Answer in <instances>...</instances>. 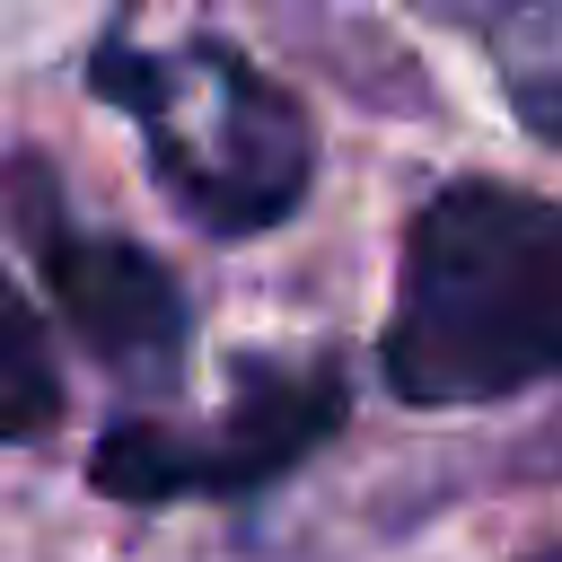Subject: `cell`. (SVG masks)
Returning a JSON list of instances; mask_svg holds the SVG:
<instances>
[{"label":"cell","mask_w":562,"mask_h":562,"mask_svg":"<svg viewBox=\"0 0 562 562\" xmlns=\"http://www.w3.org/2000/svg\"><path fill=\"white\" fill-rule=\"evenodd\" d=\"M378 369L404 404H492L562 378V202L483 176L439 184L404 228Z\"/></svg>","instance_id":"obj_1"},{"label":"cell","mask_w":562,"mask_h":562,"mask_svg":"<svg viewBox=\"0 0 562 562\" xmlns=\"http://www.w3.org/2000/svg\"><path fill=\"white\" fill-rule=\"evenodd\" d=\"M97 97H114L140 140L149 167L167 184V202L211 228V237H255L272 220L299 211L316 140L307 114L290 105V88H272L246 53H228L220 35L184 44V53H140V44H105L97 53Z\"/></svg>","instance_id":"obj_2"},{"label":"cell","mask_w":562,"mask_h":562,"mask_svg":"<svg viewBox=\"0 0 562 562\" xmlns=\"http://www.w3.org/2000/svg\"><path fill=\"white\" fill-rule=\"evenodd\" d=\"M342 369L334 360H246L237 395L211 430H176V422H114L88 448V483L114 501H228L255 492L272 474H290L307 448H325L342 430Z\"/></svg>","instance_id":"obj_3"},{"label":"cell","mask_w":562,"mask_h":562,"mask_svg":"<svg viewBox=\"0 0 562 562\" xmlns=\"http://www.w3.org/2000/svg\"><path fill=\"white\" fill-rule=\"evenodd\" d=\"M9 202H18V228L35 246V272L53 290V307L70 316V334L132 386H176L184 369V342H193V307L176 290V272L158 255H140L132 237H105V228H79L53 193V167L18 158L9 167Z\"/></svg>","instance_id":"obj_4"},{"label":"cell","mask_w":562,"mask_h":562,"mask_svg":"<svg viewBox=\"0 0 562 562\" xmlns=\"http://www.w3.org/2000/svg\"><path fill=\"white\" fill-rule=\"evenodd\" d=\"M53 422H61L53 342H44L35 307L18 299V281L0 272V448H9V439H44Z\"/></svg>","instance_id":"obj_5"},{"label":"cell","mask_w":562,"mask_h":562,"mask_svg":"<svg viewBox=\"0 0 562 562\" xmlns=\"http://www.w3.org/2000/svg\"><path fill=\"white\" fill-rule=\"evenodd\" d=\"M509 97L536 140H562V35H544V53H527V61H509Z\"/></svg>","instance_id":"obj_6"},{"label":"cell","mask_w":562,"mask_h":562,"mask_svg":"<svg viewBox=\"0 0 562 562\" xmlns=\"http://www.w3.org/2000/svg\"><path fill=\"white\" fill-rule=\"evenodd\" d=\"M527 562H562V544H544V553H527Z\"/></svg>","instance_id":"obj_7"}]
</instances>
